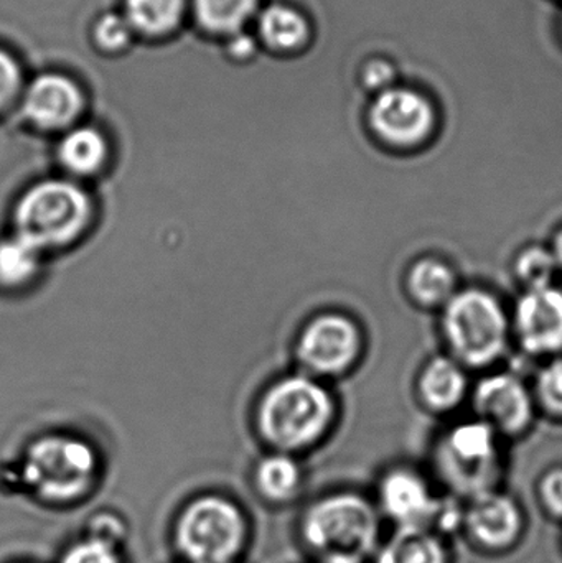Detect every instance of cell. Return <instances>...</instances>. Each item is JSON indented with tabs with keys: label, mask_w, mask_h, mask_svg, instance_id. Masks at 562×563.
I'll list each match as a JSON object with an SVG mask.
<instances>
[{
	"label": "cell",
	"mask_w": 562,
	"mask_h": 563,
	"mask_svg": "<svg viewBox=\"0 0 562 563\" xmlns=\"http://www.w3.org/2000/svg\"><path fill=\"white\" fill-rule=\"evenodd\" d=\"M335 404L322 384L312 377L293 376L274 384L261 400L257 427L276 452L310 449L332 426Z\"/></svg>",
	"instance_id": "4"
},
{
	"label": "cell",
	"mask_w": 562,
	"mask_h": 563,
	"mask_svg": "<svg viewBox=\"0 0 562 563\" xmlns=\"http://www.w3.org/2000/svg\"><path fill=\"white\" fill-rule=\"evenodd\" d=\"M533 396L547 412L562 419V356L553 357L540 371Z\"/></svg>",
	"instance_id": "27"
},
{
	"label": "cell",
	"mask_w": 562,
	"mask_h": 563,
	"mask_svg": "<svg viewBox=\"0 0 562 563\" xmlns=\"http://www.w3.org/2000/svg\"><path fill=\"white\" fill-rule=\"evenodd\" d=\"M362 351V334L355 321L343 314L313 318L300 334L297 356L304 367L319 376H337L352 367Z\"/></svg>",
	"instance_id": "10"
},
{
	"label": "cell",
	"mask_w": 562,
	"mask_h": 563,
	"mask_svg": "<svg viewBox=\"0 0 562 563\" xmlns=\"http://www.w3.org/2000/svg\"><path fill=\"white\" fill-rule=\"evenodd\" d=\"M550 250L553 253L554 260H557L558 267L562 271V230L558 231L557 236H554L553 246Z\"/></svg>",
	"instance_id": "34"
},
{
	"label": "cell",
	"mask_w": 562,
	"mask_h": 563,
	"mask_svg": "<svg viewBox=\"0 0 562 563\" xmlns=\"http://www.w3.org/2000/svg\"><path fill=\"white\" fill-rule=\"evenodd\" d=\"M241 563V562H240Z\"/></svg>",
	"instance_id": "36"
},
{
	"label": "cell",
	"mask_w": 562,
	"mask_h": 563,
	"mask_svg": "<svg viewBox=\"0 0 562 563\" xmlns=\"http://www.w3.org/2000/svg\"><path fill=\"white\" fill-rule=\"evenodd\" d=\"M558 271L560 267L550 247H527L515 261V276L524 285L525 290L553 285Z\"/></svg>",
	"instance_id": "25"
},
{
	"label": "cell",
	"mask_w": 562,
	"mask_h": 563,
	"mask_svg": "<svg viewBox=\"0 0 562 563\" xmlns=\"http://www.w3.org/2000/svg\"><path fill=\"white\" fill-rule=\"evenodd\" d=\"M561 542H562V538H561Z\"/></svg>",
	"instance_id": "35"
},
{
	"label": "cell",
	"mask_w": 562,
	"mask_h": 563,
	"mask_svg": "<svg viewBox=\"0 0 562 563\" xmlns=\"http://www.w3.org/2000/svg\"><path fill=\"white\" fill-rule=\"evenodd\" d=\"M260 32L264 42L273 48L293 49L306 42L309 25L299 12L276 3L261 13Z\"/></svg>",
	"instance_id": "21"
},
{
	"label": "cell",
	"mask_w": 562,
	"mask_h": 563,
	"mask_svg": "<svg viewBox=\"0 0 562 563\" xmlns=\"http://www.w3.org/2000/svg\"><path fill=\"white\" fill-rule=\"evenodd\" d=\"M368 118L373 132L395 147L418 145L434 128L432 106L411 89L389 88L379 92Z\"/></svg>",
	"instance_id": "12"
},
{
	"label": "cell",
	"mask_w": 562,
	"mask_h": 563,
	"mask_svg": "<svg viewBox=\"0 0 562 563\" xmlns=\"http://www.w3.org/2000/svg\"><path fill=\"white\" fill-rule=\"evenodd\" d=\"M442 333L462 366L484 367L505 353L511 320L504 305L482 288L459 290L442 308Z\"/></svg>",
	"instance_id": "7"
},
{
	"label": "cell",
	"mask_w": 562,
	"mask_h": 563,
	"mask_svg": "<svg viewBox=\"0 0 562 563\" xmlns=\"http://www.w3.org/2000/svg\"><path fill=\"white\" fill-rule=\"evenodd\" d=\"M511 331L527 353H562V288L557 285L525 290L510 317Z\"/></svg>",
	"instance_id": "13"
},
{
	"label": "cell",
	"mask_w": 562,
	"mask_h": 563,
	"mask_svg": "<svg viewBox=\"0 0 562 563\" xmlns=\"http://www.w3.org/2000/svg\"><path fill=\"white\" fill-rule=\"evenodd\" d=\"M42 251L22 238L0 241V287L19 288L33 280L40 269Z\"/></svg>",
	"instance_id": "20"
},
{
	"label": "cell",
	"mask_w": 562,
	"mask_h": 563,
	"mask_svg": "<svg viewBox=\"0 0 562 563\" xmlns=\"http://www.w3.org/2000/svg\"><path fill=\"white\" fill-rule=\"evenodd\" d=\"M201 26L214 33H236L257 7V0H194Z\"/></svg>",
	"instance_id": "23"
},
{
	"label": "cell",
	"mask_w": 562,
	"mask_h": 563,
	"mask_svg": "<svg viewBox=\"0 0 562 563\" xmlns=\"http://www.w3.org/2000/svg\"><path fill=\"white\" fill-rule=\"evenodd\" d=\"M370 495L392 529H438L451 538L458 536L461 503L448 498L431 473L409 465L389 466Z\"/></svg>",
	"instance_id": "6"
},
{
	"label": "cell",
	"mask_w": 562,
	"mask_h": 563,
	"mask_svg": "<svg viewBox=\"0 0 562 563\" xmlns=\"http://www.w3.org/2000/svg\"><path fill=\"white\" fill-rule=\"evenodd\" d=\"M22 475L33 498L49 506H71L88 498L98 485L99 460L85 440L42 437L26 450Z\"/></svg>",
	"instance_id": "5"
},
{
	"label": "cell",
	"mask_w": 562,
	"mask_h": 563,
	"mask_svg": "<svg viewBox=\"0 0 562 563\" xmlns=\"http://www.w3.org/2000/svg\"><path fill=\"white\" fill-rule=\"evenodd\" d=\"M82 109V95L71 79L62 75L38 76L26 89L23 112L46 131L68 128Z\"/></svg>",
	"instance_id": "14"
},
{
	"label": "cell",
	"mask_w": 562,
	"mask_h": 563,
	"mask_svg": "<svg viewBox=\"0 0 562 563\" xmlns=\"http://www.w3.org/2000/svg\"><path fill=\"white\" fill-rule=\"evenodd\" d=\"M85 534L95 536L102 541L112 542V544H128V525L124 518L115 515L114 511H98L88 519L85 526Z\"/></svg>",
	"instance_id": "28"
},
{
	"label": "cell",
	"mask_w": 562,
	"mask_h": 563,
	"mask_svg": "<svg viewBox=\"0 0 562 563\" xmlns=\"http://www.w3.org/2000/svg\"><path fill=\"white\" fill-rule=\"evenodd\" d=\"M383 522L370 493L337 489L312 499L297 525L299 539L316 559H370L383 541Z\"/></svg>",
	"instance_id": "2"
},
{
	"label": "cell",
	"mask_w": 562,
	"mask_h": 563,
	"mask_svg": "<svg viewBox=\"0 0 562 563\" xmlns=\"http://www.w3.org/2000/svg\"><path fill=\"white\" fill-rule=\"evenodd\" d=\"M253 486L260 499L274 508L293 505L304 493L306 476L296 456L274 452L257 462Z\"/></svg>",
	"instance_id": "16"
},
{
	"label": "cell",
	"mask_w": 562,
	"mask_h": 563,
	"mask_svg": "<svg viewBox=\"0 0 562 563\" xmlns=\"http://www.w3.org/2000/svg\"><path fill=\"white\" fill-rule=\"evenodd\" d=\"M393 78V69L386 63H375L366 71L370 86H383Z\"/></svg>",
	"instance_id": "31"
},
{
	"label": "cell",
	"mask_w": 562,
	"mask_h": 563,
	"mask_svg": "<svg viewBox=\"0 0 562 563\" xmlns=\"http://www.w3.org/2000/svg\"><path fill=\"white\" fill-rule=\"evenodd\" d=\"M406 287L412 300L425 308H444L459 291L454 271L436 257L416 261L406 277Z\"/></svg>",
	"instance_id": "18"
},
{
	"label": "cell",
	"mask_w": 562,
	"mask_h": 563,
	"mask_svg": "<svg viewBox=\"0 0 562 563\" xmlns=\"http://www.w3.org/2000/svg\"><path fill=\"white\" fill-rule=\"evenodd\" d=\"M431 476L458 503L505 488L504 439L477 417L455 423L436 442Z\"/></svg>",
	"instance_id": "1"
},
{
	"label": "cell",
	"mask_w": 562,
	"mask_h": 563,
	"mask_svg": "<svg viewBox=\"0 0 562 563\" xmlns=\"http://www.w3.org/2000/svg\"><path fill=\"white\" fill-rule=\"evenodd\" d=\"M20 85V69L9 53L0 49V109L12 101Z\"/></svg>",
	"instance_id": "30"
},
{
	"label": "cell",
	"mask_w": 562,
	"mask_h": 563,
	"mask_svg": "<svg viewBox=\"0 0 562 563\" xmlns=\"http://www.w3.org/2000/svg\"><path fill=\"white\" fill-rule=\"evenodd\" d=\"M475 417L491 426L502 439L520 437L535 419L533 393L510 373L488 374L472 393Z\"/></svg>",
	"instance_id": "11"
},
{
	"label": "cell",
	"mask_w": 562,
	"mask_h": 563,
	"mask_svg": "<svg viewBox=\"0 0 562 563\" xmlns=\"http://www.w3.org/2000/svg\"><path fill=\"white\" fill-rule=\"evenodd\" d=\"M535 501L541 516L562 529V465L550 466L538 476Z\"/></svg>",
	"instance_id": "26"
},
{
	"label": "cell",
	"mask_w": 562,
	"mask_h": 563,
	"mask_svg": "<svg viewBox=\"0 0 562 563\" xmlns=\"http://www.w3.org/2000/svg\"><path fill=\"white\" fill-rule=\"evenodd\" d=\"M251 536L246 509L221 493L194 496L172 522V545L181 563H240Z\"/></svg>",
	"instance_id": "3"
},
{
	"label": "cell",
	"mask_w": 562,
	"mask_h": 563,
	"mask_svg": "<svg viewBox=\"0 0 562 563\" xmlns=\"http://www.w3.org/2000/svg\"><path fill=\"white\" fill-rule=\"evenodd\" d=\"M56 563H129L124 545L82 532L59 552Z\"/></svg>",
	"instance_id": "24"
},
{
	"label": "cell",
	"mask_w": 562,
	"mask_h": 563,
	"mask_svg": "<svg viewBox=\"0 0 562 563\" xmlns=\"http://www.w3.org/2000/svg\"><path fill=\"white\" fill-rule=\"evenodd\" d=\"M316 563H370L366 559L346 558V555H330V558L316 559Z\"/></svg>",
	"instance_id": "33"
},
{
	"label": "cell",
	"mask_w": 562,
	"mask_h": 563,
	"mask_svg": "<svg viewBox=\"0 0 562 563\" xmlns=\"http://www.w3.org/2000/svg\"><path fill=\"white\" fill-rule=\"evenodd\" d=\"M254 43L253 40L247 35H238L236 38L231 43V52L236 56H247L253 52Z\"/></svg>",
	"instance_id": "32"
},
{
	"label": "cell",
	"mask_w": 562,
	"mask_h": 563,
	"mask_svg": "<svg viewBox=\"0 0 562 563\" xmlns=\"http://www.w3.org/2000/svg\"><path fill=\"white\" fill-rule=\"evenodd\" d=\"M467 393L465 367L452 356L432 357L419 374V399L432 412H451L461 406Z\"/></svg>",
	"instance_id": "17"
},
{
	"label": "cell",
	"mask_w": 562,
	"mask_h": 563,
	"mask_svg": "<svg viewBox=\"0 0 562 563\" xmlns=\"http://www.w3.org/2000/svg\"><path fill=\"white\" fill-rule=\"evenodd\" d=\"M181 563V562H180Z\"/></svg>",
	"instance_id": "37"
},
{
	"label": "cell",
	"mask_w": 562,
	"mask_h": 563,
	"mask_svg": "<svg viewBox=\"0 0 562 563\" xmlns=\"http://www.w3.org/2000/svg\"><path fill=\"white\" fill-rule=\"evenodd\" d=\"M132 26L125 16L109 15L102 16L96 25V40L106 49H119L128 45L131 40Z\"/></svg>",
	"instance_id": "29"
},
{
	"label": "cell",
	"mask_w": 562,
	"mask_h": 563,
	"mask_svg": "<svg viewBox=\"0 0 562 563\" xmlns=\"http://www.w3.org/2000/svg\"><path fill=\"white\" fill-rule=\"evenodd\" d=\"M370 563H458L454 538L438 529H392Z\"/></svg>",
	"instance_id": "15"
},
{
	"label": "cell",
	"mask_w": 562,
	"mask_h": 563,
	"mask_svg": "<svg viewBox=\"0 0 562 563\" xmlns=\"http://www.w3.org/2000/svg\"><path fill=\"white\" fill-rule=\"evenodd\" d=\"M91 213V200L81 187L68 180H46L22 195L13 223L16 236L43 253L78 240Z\"/></svg>",
	"instance_id": "8"
},
{
	"label": "cell",
	"mask_w": 562,
	"mask_h": 563,
	"mask_svg": "<svg viewBox=\"0 0 562 563\" xmlns=\"http://www.w3.org/2000/svg\"><path fill=\"white\" fill-rule=\"evenodd\" d=\"M185 0H128L125 19L145 35L170 32L180 22Z\"/></svg>",
	"instance_id": "22"
},
{
	"label": "cell",
	"mask_w": 562,
	"mask_h": 563,
	"mask_svg": "<svg viewBox=\"0 0 562 563\" xmlns=\"http://www.w3.org/2000/svg\"><path fill=\"white\" fill-rule=\"evenodd\" d=\"M108 157V144L96 129L78 128L63 137L58 158L63 167L76 177L96 174Z\"/></svg>",
	"instance_id": "19"
},
{
	"label": "cell",
	"mask_w": 562,
	"mask_h": 563,
	"mask_svg": "<svg viewBox=\"0 0 562 563\" xmlns=\"http://www.w3.org/2000/svg\"><path fill=\"white\" fill-rule=\"evenodd\" d=\"M528 532V509L507 488L484 493L459 506L458 538L481 558H510L520 551Z\"/></svg>",
	"instance_id": "9"
}]
</instances>
